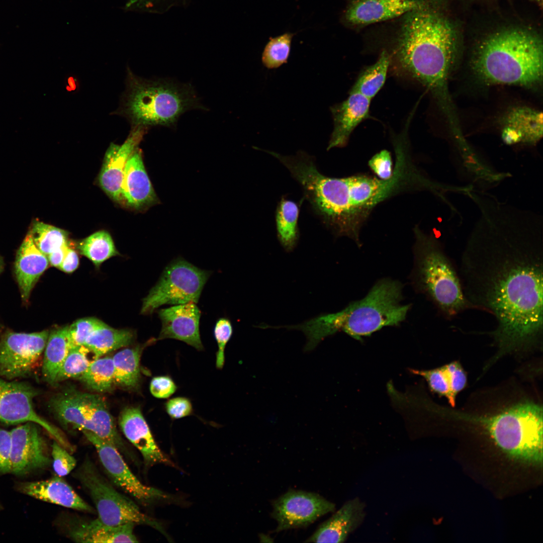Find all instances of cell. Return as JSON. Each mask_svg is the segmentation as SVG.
Instances as JSON below:
<instances>
[{
    "instance_id": "6da1fadb",
    "label": "cell",
    "mask_w": 543,
    "mask_h": 543,
    "mask_svg": "<svg viewBox=\"0 0 543 543\" xmlns=\"http://www.w3.org/2000/svg\"><path fill=\"white\" fill-rule=\"evenodd\" d=\"M459 276L470 308L495 319L500 355L538 342L543 326V256L535 245L488 243L471 246Z\"/></svg>"
},
{
    "instance_id": "7a4b0ae2",
    "label": "cell",
    "mask_w": 543,
    "mask_h": 543,
    "mask_svg": "<svg viewBox=\"0 0 543 543\" xmlns=\"http://www.w3.org/2000/svg\"><path fill=\"white\" fill-rule=\"evenodd\" d=\"M396 150V163L391 177L383 180L367 175L342 178L325 176L313 158L300 151L286 156L283 164L300 184L315 213L337 235L358 244L363 223L379 204L405 189L411 181L404 151Z\"/></svg>"
},
{
    "instance_id": "3957f363",
    "label": "cell",
    "mask_w": 543,
    "mask_h": 543,
    "mask_svg": "<svg viewBox=\"0 0 543 543\" xmlns=\"http://www.w3.org/2000/svg\"><path fill=\"white\" fill-rule=\"evenodd\" d=\"M403 20L391 63L434 93H440L454 61L457 34L433 0H416Z\"/></svg>"
},
{
    "instance_id": "277c9868",
    "label": "cell",
    "mask_w": 543,
    "mask_h": 543,
    "mask_svg": "<svg viewBox=\"0 0 543 543\" xmlns=\"http://www.w3.org/2000/svg\"><path fill=\"white\" fill-rule=\"evenodd\" d=\"M402 292L400 282L382 279L364 298L351 303L342 310L287 328L305 333L307 338L305 351L312 350L325 337L340 330L360 340L384 327L397 326L406 319L411 305L401 304Z\"/></svg>"
},
{
    "instance_id": "5b68a950",
    "label": "cell",
    "mask_w": 543,
    "mask_h": 543,
    "mask_svg": "<svg viewBox=\"0 0 543 543\" xmlns=\"http://www.w3.org/2000/svg\"><path fill=\"white\" fill-rule=\"evenodd\" d=\"M472 66L479 78L488 84L534 86L542 78L541 40L527 30H502L480 43Z\"/></svg>"
},
{
    "instance_id": "8992f818",
    "label": "cell",
    "mask_w": 543,
    "mask_h": 543,
    "mask_svg": "<svg viewBox=\"0 0 543 543\" xmlns=\"http://www.w3.org/2000/svg\"><path fill=\"white\" fill-rule=\"evenodd\" d=\"M123 112L134 127L175 126L179 117L205 109L193 87L166 79L146 80L129 72Z\"/></svg>"
},
{
    "instance_id": "52a82bcc",
    "label": "cell",
    "mask_w": 543,
    "mask_h": 543,
    "mask_svg": "<svg viewBox=\"0 0 543 543\" xmlns=\"http://www.w3.org/2000/svg\"><path fill=\"white\" fill-rule=\"evenodd\" d=\"M413 282L446 318L470 308L458 273L451 261L434 242L415 229Z\"/></svg>"
},
{
    "instance_id": "ba28073f",
    "label": "cell",
    "mask_w": 543,
    "mask_h": 543,
    "mask_svg": "<svg viewBox=\"0 0 543 543\" xmlns=\"http://www.w3.org/2000/svg\"><path fill=\"white\" fill-rule=\"evenodd\" d=\"M482 424L496 444L516 458L538 462L542 458V408L532 402L514 404L491 416H461Z\"/></svg>"
},
{
    "instance_id": "9c48e42d",
    "label": "cell",
    "mask_w": 543,
    "mask_h": 543,
    "mask_svg": "<svg viewBox=\"0 0 543 543\" xmlns=\"http://www.w3.org/2000/svg\"><path fill=\"white\" fill-rule=\"evenodd\" d=\"M74 475L88 493L96 507L97 518L103 523L113 526L134 524L158 529L161 527L131 499L117 491L89 459H85Z\"/></svg>"
},
{
    "instance_id": "30bf717a",
    "label": "cell",
    "mask_w": 543,
    "mask_h": 543,
    "mask_svg": "<svg viewBox=\"0 0 543 543\" xmlns=\"http://www.w3.org/2000/svg\"><path fill=\"white\" fill-rule=\"evenodd\" d=\"M210 271L200 269L183 258L171 261L143 300L141 313L151 314L161 306L197 303Z\"/></svg>"
},
{
    "instance_id": "8fae6325",
    "label": "cell",
    "mask_w": 543,
    "mask_h": 543,
    "mask_svg": "<svg viewBox=\"0 0 543 543\" xmlns=\"http://www.w3.org/2000/svg\"><path fill=\"white\" fill-rule=\"evenodd\" d=\"M38 394V391L28 383L0 378V424L35 423L71 452L72 446L60 430L37 413L34 400Z\"/></svg>"
},
{
    "instance_id": "7c38bea8",
    "label": "cell",
    "mask_w": 543,
    "mask_h": 543,
    "mask_svg": "<svg viewBox=\"0 0 543 543\" xmlns=\"http://www.w3.org/2000/svg\"><path fill=\"white\" fill-rule=\"evenodd\" d=\"M49 334L47 330L6 333L0 339V378L15 380L32 374Z\"/></svg>"
},
{
    "instance_id": "4fadbf2b",
    "label": "cell",
    "mask_w": 543,
    "mask_h": 543,
    "mask_svg": "<svg viewBox=\"0 0 543 543\" xmlns=\"http://www.w3.org/2000/svg\"><path fill=\"white\" fill-rule=\"evenodd\" d=\"M272 504V516L278 523L276 532L306 527L335 510L334 503L319 494L303 491H289Z\"/></svg>"
},
{
    "instance_id": "5bb4252c",
    "label": "cell",
    "mask_w": 543,
    "mask_h": 543,
    "mask_svg": "<svg viewBox=\"0 0 543 543\" xmlns=\"http://www.w3.org/2000/svg\"><path fill=\"white\" fill-rule=\"evenodd\" d=\"M81 431L94 446L106 474L114 485L144 503L164 497L161 491L147 486L139 481L115 446L90 431Z\"/></svg>"
},
{
    "instance_id": "9a60e30c",
    "label": "cell",
    "mask_w": 543,
    "mask_h": 543,
    "mask_svg": "<svg viewBox=\"0 0 543 543\" xmlns=\"http://www.w3.org/2000/svg\"><path fill=\"white\" fill-rule=\"evenodd\" d=\"M37 424L28 422L11 431V473L24 475L49 466L52 460Z\"/></svg>"
},
{
    "instance_id": "2e32d148",
    "label": "cell",
    "mask_w": 543,
    "mask_h": 543,
    "mask_svg": "<svg viewBox=\"0 0 543 543\" xmlns=\"http://www.w3.org/2000/svg\"><path fill=\"white\" fill-rule=\"evenodd\" d=\"M157 313L162 325L157 340L175 339L203 350L199 330L201 312L196 303L175 305L159 309Z\"/></svg>"
},
{
    "instance_id": "e0dca14e",
    "label": "cell",
    "mask_w": 543,
    "mask_h": 543,
    "mask_svg": "<svg viewBox=\"0 0 543 543\" xmlns=\"http://www.w3.org/2000/svg\"><path fill=\"white\" fill-rule=\"evenodd\" d=\"M145 129L134 127L122 145L111 143L106 152L99 182L105 193L117 202L123 201L121 184L125 167L129 158L138 148Z\"/></svg>"
},
{
    "instance_id": "ac0fdd59",
    "label": "cell",
    "mask_w": 543,
    "mask_h": 543,
    "mask_svg": "<svg viewBox=\"0 0 543 543\" xmlns=\"http://www.w3.org/2000/svg\"><path fill=\"white\" fill-rule=\"evenodd\" d=\"M371 100L356 92H349L347 98L330 107L333 130L327 149L346 145L354 129L364 120L370 118Z\"/></svg>"
},
{
    "instance_id": "d6986e66",
    "label": "cell",
    "mask_w": 543,
    "mask_h": 543,
    "mask_svg": "<svg viewBox=\"0 0 543 543\" xmlns=\"http://www.w3.org/2000/svg\"><path fill=\"white\" fill-rule=\"evenodd\" d=\"M365 504L356 497L347 501L321 523L306 542H343L364 521Z\"/></svg>"
},
{
    "instance_id": "ffe728a7",
    "label": "cell",
    "mask_w": 543,
    "mask_h": 543,
    "mask_svg": "<svg viewBox=\"0 0 543 543\" xmlns=\"http://www.w3.org/2000/svg\"><path fill=\"white\" fill-rule=\"evenodd\" d=\"M416 4V0H350L342 20L350 26L367 25L403 16Z\"/></svg>"
},
{
    "instance_id": "44dd1931",
    "label": "cell",
    "mask_w": 543,
    "mask_h": 543,
    "mask_svg": "<svg viewBox=\"0 0 543 543\" xmlns=\"http://www.w3.org/2000/svg\"><path fill=\"white\" fill-rule=\"evenodd\" d=\"M65 534L77 542H136L134 524L109 526L97 518L85 520L77 517L64 519Z\"/></svg>"
},
{
    "instance_id": "7402d4cb",
    "label": "cell",
    "mask_w": 543,
    "mask_h": 543,
    "mask_svg": "<svg viewBox=\"0 0 543 543\" xmlns=\"http://www.w3.org/2000/svg\"><path fill=\"white\" fill-rule=\"evenodd\" d=\"M121 195L130 207L143 209L158 202L144 165L141 150L137 148L129 158L123 173Z\"/></svg>"
},
{
    "instance_id": "603a6c76",
    "label": "cell",
    "mask_w": 543,
    "mask_h": 543,
    "mask_svg": "<svg viewBox=\"0 0 543 543\" xmlns=\"http://www.w3.org/2000/svg\"><path fill=\"white\" fill-rule=\"evenodd\" d=\"M119 424L125 437L140 451L146 465L170 464L155 441L139 407H129L123 410Z\"/></svg>"
},
{
    "instance_id": "cb8c5ba5",
    "label": "cell",
    "mask_w": 543,
    "mask_h": 543,
    "mask_svg": "<svg viewBox=\"0 0 543 543\" xmlns=\"http://www.w3.org/2000/svg\"><path fill=\"white\" fill-rule=\"evenodd\" d=\"M18 489L26 495L45 502L88 513L95 511L63 477L56 475L45 480L21 483Z\"/></svg>"
},
{
    "instance_id": "d4e9b609",
    "label": "cell",
    "mask_w": 543,
    "mask_h": 543,
    "mask_svg": "<svg viewBox=\"0 0 543 543\" xmlns=\"http://www.w3.org/2000/svg\"><path fill=\"white\" fill-rule=\"evenodd\" d=\"M49 263L47 256L38 249L29 232L17 251L15 263L16 277L23 301H28Z\"/></svg>"
},
{
    "instance_id": "484cf974",
    "label": "cell",
    "mask_w": 543,
    "mask_h": 543,
    "mask_svg": "<svg viewBox=\"0 0 543 543\" xmlns=\"http://www.w3.org/2000/svg\"><path fill=\"white\" fill-rule=\"evenodd\" d=\"M48 406L61 423L91 431L87 393L67 390L50 398Z\"/></svg>"
},
{
    "instance_id": "4316f807",
    "label": "cell",
    "mask_w": 543,
    "mask_h": 543,
    "mask_svg": "<svg viewBox=\"0 0 543 543\" xmlns=\"http://www.w3.org/2000/svg\"><path fill=\"white\" fill-rule=\"evenodd\" d=\"M87 400L91 432L115 446L120 452L127 453L129 456L104 399L99 395L87 393Z\"/></svg>"
},
{
    "instance_id": "83f0119b",
    "label": "cell",
    "mask_w": 543,
    "mask_h": 543,
    "mask_svg": "<svg viewBox=\"0 0 543 543\" xmlns=\"http://www.w3.org/2000/svg\"><path fill=\"white\" fill-rule=\"evenodd\" d=\"M68 327H59L49 332L44 351L41 370L42 378L52 386L56 385L58 373L69 349Z\"/></svg>"
},
{
    "instance_id": "f1b7e54d",
    "label": "cell",
    "mask_w": 543,
    "mask_h": 543,
    "mask_svg": "<svg viewBox=\"0 0 543 543\" xmlns=\"http://www.w3.org/2000/svg\"><path fill=\"white\" fill-rule=\"evenodd\" d=\"M504 126L516 130L523 142L534 143L542 136V113L527 107H517L509 110L503 119Z\"/></svg>"
},
{
    "instance_id": "f546056e",
    "label": "cell",
    "mask_w": 543,
    "mask_h": 543,
    "mask_svg": "<svg viewBox=\"0 0 543 543\" xmlns=\"http://www.w3.org/2000/svg\"><path fill=\"white\" fill-rule=\"evenodd\" d=\"M133 339L134 334L132 331L115 329L105 324L87 337L83 345L98 358L112 351L130 345Z\"/></svg>"
},
{
    "instance_id": "4dcf8cb0",
    "label": "cell",
    "mask_w": 543,
    "mask_h": 543,
    "mask_svg": "<svg viewBox=\"0 0 543 543\" xmlns=\"http://www.w3.org/2000/svg\"><path fill=\"white\" fill-rule=\"evenodd\" d=\"M390 65V57L384 50L377 61L359 74L349 92L358 93L371 100L384 85Z\"/></svg>"
},
{
    "instance_id": "1f68e13d",
    "label": "cell",
    "mask_w": 543,
    "mask_h": 543,
    "mask_svg": "<svg viewBox=\"0 0 543 543\" xmlns=\"http://www.w3.org/2000/svg\"><path fill=\"white\" fill-rule=\"evenodd\" d=\"M142 346L124 349L112 357L114 382L128 388L138 387L141 378L140 360Z\"/></svg>"
},
{
    "instance_id": "d6a6232c",
    "label": "cell",
    "mask_w": 543,
    "mask_h": 543,
    "mask_svg": "<svg viewBox=\"0 0 543 543\" xmlns=\"http://www.w3.org/2000/svg\"><path fill=\"white\" fill-rule=\"evenodd\" d=\"M299 213V207L295 202L284 198L281 200L276 213L277 235L282 245L288 251L295 247L298 239Z\"/></svg>"
},
{
    "instance_id": "836d02e7",
    "label": "cell",
    "mask_w": 543,
    "mask_h": 543,
    "mask_svg": "<svg viewBox=\"0 0 543 543\" xmlns=\"http://www.w3.org/2000/svg\"><path fill=\"white\" fill-rule=\"evenodd\" d=\"M78 379L92 390L99 393L109 392L114 382L112 357L96 358Z\"/></svg>"
},
{
    "instance_id": "e575fe53",
    "label": "cell",
    "mask_w": 543,
    "mask_h": 543,
    "mask_svg": "<svg viewBox=\"0 0 543 543\" xmlns=\"http://www.w3.org/2000/svg\"><path fill=\"white\" fill-rule=\"evenodd\" d=\"M77 249L96 266L118 254L110 234L104 230L96 232L82 240Z\"/></svg>"
},
{
    "instance_id": "d590c367",
    "label": "cell",
    "mask_w": 543,
    "mask_h": 543,
    "mask_svg": "<svg viewBox=\"0 0 543 543\" xmlns=\"http://www.w3.org/2000/svg\"><path fill=\"white\" fill-rule=\"evenodd\" d=\"M29 232L36 247L47 256L68 243L66 231L39 221L34 222Z\"/></svg>"
},
{
    "instance_id": "8d00e7d4",
    "label": "cell",
    "mask_w": 543,
    "mask_h": 543,
    "mask_svg": "<svg viewBox=\"0 0 543 543\" xmlns=\"http://www.w3.org/2000/svg\"><path fill=\"white\" fill-rule=\"evenodd\" d=\"M92 352L82 345L69 348L68 352L58 373L56 383L70 378H78L94 360L89 358Z\"/></svg>"
},
{
    "instance_id": "74e56055",
    "label": "cell",
    "mask_w": 543,
    "mask_h": 543,
    "mask_svg": "<svg viewBox=\"0 0 543 543\" xmlns=\"http://www.w3.org/2000/svg\"><path fill=\"white\" fill-rule=\"evenodd\" d=\"M294 34L285 33L275 37H270L262 54V62L268 69L276 68L287 63L291 50Z\"/></svg>"
},
{
    "instance_id": "f35d334b",
    "label": "cell",
    "mask_w": 543,
    "mask_h": 543,
    "mask_svg": "<svg viewBox=\"0 0 543 543\" xmlns=\"http://www.w3.org/2000/svg\"><path fill=\"white\" fill-rule=\"evenodd\" d=\"M105 323L93 317L78 319L68 327L69 348L83 345L87 337Z\"/></svg>"
},
{
    "instance_id": "ab89813d",
    "label": "cell",
    "mask_w": 543,
    "mask_h": 543,
    "mask_svg": "<svg viewBox=\"0 0 543 543\" xmlns=\"http://www.w3.org/2000/svg\"><path fill=\"white\" fill-rule=\"evenodd\" d=\"M412 372L424 378L431 391L445 397L451 406H455L452 401L449 383L444 366L428 371L413 370Z\"/></svg>"
},
{
    "instance_id": "60d3db41",
    "label": "cell",
    "mask_w": 543,
    "mask_h": 543,
    "mask_svg": "<svg viewBox=\"0 0 543 543\" xmlns=\"http://www.w3.org/2000/svg\"><path fill=\"white\" fill-rule=\"evenodd\" d=\"M51 456L54 472L58 476H67L76 466L75 459L56 441H54L52 445Z\"/></svg>"
},
{
    "instance_id": "b9f144b4",
    "label": "cell",
    "mask_w": 543,
    "mask_h": 543,
    "mask_svg": "<svg viewBox=\"0 0 543 543\" xmlns=\"http://www.w3.org/2000/svg\"><path fill=\"white\" fill-rule=\"evenodd\" d=\"M232 334L230 321L226 318H220L216 322L214 335L217 342L218 350L216 354V367L221 369L224 364V350Z\"/></svg>"
},
{
    "instance_id": "7bdbcfd3",
    "label": "cell",
    "mask_w": 543,
    "mask_h": 543,
    "mask_svg": "<svg viewBox=\"0 0 543 543\" xmlns=\"http://www.w3.org/2000/svg\"><path fill=\"white\" fill-rule=\"evenodd\" d=\"M444 366L449 383L452 401L456 405V396L466 387L467 375L458 361H452Z\"/></svg>"
},
{
    "instance_id": "ee69618b",
    "label": "cell",
    "mask_w": 543,
    "mask_h": 543,
    "mask_svg": "<svg viewBox=\"0 0 543 543\" xmlns=\"http://www.w3.org/2000/svg\"><path fill=\"white\" fill-rule=\"evenodd\" d=\"M369 165L381 179H388L393 175L392 157L387 150H382L374 155L369 160Z\"/></svg>"
},
{
    "instance_id": "f6af8a7d",
    "label": "cell",
    "mask_w": 543,
    "mask_h": 543,
    "mask_svg": "<svg viewBox=\"0 0 543 543\" xmlns=\"http://www.w3.org/2000/svg\"><path fill=\"white\" fill-rule=\"evenodd\" d=\"M176 386L172 380L167 376L153 378L150 384L151 394L157 398H167L176 391Z\"/></svg>"
},
{
    "instance_id": "bcb514c9",
    "label": "cell",
    "mask_w": 543,
    "mask_h": 543,
    "mask_svg": "<svg viewBox=\"0 0 543 543\" xmlns=\"http://www.w3.org/2000/svg\"><path fill=\"white\" fill-rule=\"evenodd\" d=\"M11 434L0 428V473H11Z\"/></svg>"
},
{
    "instance_id": "7dc6e473",
    "label": "cell",
    "mask_w": 543,
    "mask_h": 543,
    "mask_svg": "<svg viewBox=\"0 0 543 543\" xmlns=\"http://www.w3.org/2000/svg\"><path fill=\"white\" fill-rule=\"evenodd\" d=\"M165 409L172 418L178 419L190 415L192 411V405L189 399L176 397L169 399L165 403Z\"/></svg>"
},
{
    "instance_id": "c3c4849f",
    "label": "cell",
    "mask_w": 543,
    "mask_h": 543,
    "mask_svg": "<svg viewBox=\"0 0 543 543\" xmlns=\"http://www.w3.org/2000/svg\"><path fill=\"white\" fill-rule=\"evenodd\" d=\"M78 264L77 254L74 249L68 246L64 258L58 268L65 273H71L77 268Z\"/></svg>"
},
{
    "instance_id": "681fc988",
    "label": "cell",
    "mask_w": 543,
    "mask_h": 543,
    "mask_svg": "<svg viewBox=\"0 0 543 543\" xmlns=\"http://www.w3.org/2000/svg\"><path fill=\"white\" fill-rule=\"evenodd\" d=\"M68 246V243L65 244L47 256L51 265L59 268L64 258Z\"/></svg>"
},
{
    "instance_id": "f907efd6",
    "label": "cell",
    "mask_w": 543,
    "mask_h": 543,
    "mask_svg": "<svg viewBox=\"0 0 543 543\" xmlns=\"http://www.w3.org/2000/svg\"><path fill=\"white\" fill-rule=\"evenodd\" d=\"M503 140L507 144H512L522 141L520 135L514 129L504 126L502 133Z\"/></svg>"
},
{
    "instance_id": "816d5d0a",
    "label": "cell",
    "mask_w": 543,
    "mask_h": 543,
    "mask_svg": "<svg viewBox=\"0 0 543 543\" xmlns=\"http://www.w3.org/2000/svg\"><path fill=\"white\" fill-rule=\"evenodd\" d=\"M533 1L536 3H537V4H538L539 6H542V0H533Z\"/></svg>"
},
{
    "instance_id": "f5cc1de1",
    "label": "cell",
    "mask_w": 543,
    "mask_h": 543,
    "mask_svg": "<svg viewBox=\"0 0 543 543\" xmlns=\"http://www.w3.org/2000/svg\"><path fill=\"white\" fill-rule=\"evenodd\" d=\"M2 260H1V258H0V271L2 269Z\"/></svg>"
}]
</instances>
